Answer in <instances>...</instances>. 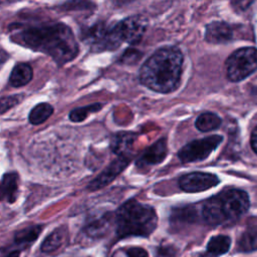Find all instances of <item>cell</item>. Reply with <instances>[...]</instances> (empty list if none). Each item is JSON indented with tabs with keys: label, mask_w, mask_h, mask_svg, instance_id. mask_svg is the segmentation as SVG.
Segmentation results:
<instances>
[{
	"label": "cell",
	"mask_w": 257,
	"mask_h": 257,
	"mask_svg": "<svg viewBox=\"0 0 257 257\" xmlns=\"http://www.w3.org/2000/svg\"><path fill=\"white\" fill-rule=\"evenodd\" d=\"M14 41L41 51L56 63L64 64L78 54V44L71 29L63 23L23 28L13 36Z\"/></svg>",
	"instance_id": "cell-1"
},
{
	"label": "cell",
	"mask_w": 257,
	"mask_h": 257,
	"mask_svg": "<svg viewBox=\"0 0 257 257\" xmlns=\"http://www.w3.org/2000/svg\"><path fill=\"white\" fill-rule=\"evenodd\" d=\"M184 56L176 46H164L155 51L140 69V81L146 87L170 93L181 84Z\"/></svg>",
	"instance_id": "cell-2"
},
{
	"label": "cell",
	"mask_w": 257,
	"mask_h": 257,
	"mask_svg": "<svg viewBox=\"0 0 257 257\" xmlns=\"http://www.w3.org/2000/svg\"><path fill=\"white\" fill-rule=\"evenodd\" d=\"M248 194L240 189H225L206 200L202 217L211 226H226L237 222L249 209Z\"/></svg>",
	"instance_id": "cell-3"
},
{
	"label": "cell",
	"mask_w": 257,
	"mask_h": 257,
	"mask_svg": "<svg viewBox=\"0 0 257 257\" xmlns=\"http://www.w3.org/2000/svg\"><path fill=\"white\" fill-rule=\"evenodd\" d=\"M114 224L118 238L149 237L157 228L158 216L152 206L128 200L116 210Z\"/></svg>",
	"instance_id": "cell-4"
},
{
	"label": "cell",
	"mask_w": 257,
	"mask_h": 257,
	"mask_svg": "<svg viewBox=\"0 0 257 257\" xmlns=\"http://www.w3.org/2000/svg\"><path fill=\"white\" fill-rule=\"evenodd\" d=\"M226 75L233 82L241 81L257 71V48L241 47L230 54L225 62Z\"/></svg>",
	"instance_id": "cell-5"
},
{
	"label": "cell",
	"mask_w": 257,
	"mask_h": 257,
	"mask_svg": "<svg viewBox=\"0 0 257 257\" xmlns=\"http://www.w3.org/2000/svg\"><path fill=\"white\" fill-rule=\"evenodd\" d=\"M85 41L94 51L114 50L121 45L114 24L99 22L89 27L85 32Z\"/></svg>",
	"instance_id": "cell-6"
},
{
	"label": "cell",
	"mask_w": 257,
	"mask_h": 257,
	"mask_svg": "<svg viewBox=\"0 0 257 257\" xmlns=\"http://www.w3.org/2000/svg\"><path fill=\"white\" fill-rule=\"evenodd\" d=\"M223 142V137L219 135L209 136L200 140H195L185 145L178 153L182 163H194L207 159Z\"/></svg>",
	"instance_id": "cell-7"
},
{
	"label": "cell",
	"mask_w": 257,
	"mask_h": 257,
	"mask_svg": "<svg viewBox=\"0 0 257 257\" xmlns=\"http://www.w3.org/2000/svg\"><path fill=\"white\" fill-rule=\"evenodd\" d=\"M114 26L121 43L135 44L144 36L148 27V20L144 16L135 15L114 23Z\"/></svg>",
	"instance_id": "cell-8"
},
{
	"label": "cell",
	"mask_w": 257,
	"mask_h": 257,
	"mask_svg": "<svg viewBox=\"0 0 257 257\" xmlns=\"http://www.w3.org/2000/svg\"><path fill=\"white\" fill-rule=\"evenodd\" d=\"M219 178L211 173L192 172L179 179L180 188L188 193H198L209 190L219 184Z\"/></svg>",
	"instance_id": "cell-9"
},
{
	"label": "cell",
	"mask_w": 257,
	"mask_h": 257,
	"mask_svg": "<svg viewBox=\"0 0 257 257\" xmlns=\"http://www.w3.org/2000/svg\"><path fill=\"white\" fill-rule=\"evenodd\" d=\"M132 157L117 156L95 179L88 184V189L91 191L105 187L112 182L131 163Z\"/></svg>",
	"instance_id": "cell-10"
},
{
	"label": "cell",
	"mask_w": 257,
	"mask_h": 257,
	"mask_svg": "<svg viewBox=\"0 0 257 257\" xmlns=\"http://www.w3.org/2000/svg\"><path fill=\"white\" fill-rule=\"evenodd\" d=\"M168 153V146H167V139L161 138L152 146L147 148L137 159L136 166L137 168L144 170L149 169L153 166H156L162 163Z\"/></svg>",
	"instance_id": "cell-11"
},
{
	"label": "cell",
	"mask_w": 257,
	"mask_h": 257,
	"mask_svg": "<svg viewBox=\"0 0 257 257\" xmlns=\"http://www.w3.org/2000/svg\"><path fill=\"white\" fill-rule=\"evenodd\" d=\"M235 29L224 21H213L206 26L205 40L213 44L228 43L233 40Z\"/></svg>",
	"instance_id": "cell-12"
},
{
	"label": "cell",
	"mask_w": 257,
	"mask_h": 257,
	"mask_svg": "<svg viewBox=\"0 0 257 257\" xmlns=\"http://www.w3.org/2000/svg\"><path fill=\"white\" fill-rule=\"evenodd\" d=\"M136 135L127 132L115 134L110 142V149L116 156L132 157L131 151L136 140Z\"/></svg>",
	"instance_id": "cell-13"
},
{
	"label": "cell",
	"mask_w": 257,
	"mask_h": 257,
	"mask_svg": "<svg viewBox=\"0 0 257 257\" xmlns=\"http://www.w3.org/2000/svg\"><path fill=\"white\" fill-rule=\"evenodd\" d=\"M18 175L14 172L6 173L0 182V201L6 200L13 203L17 198Z\"/></svg>",
	"instance_id": "cell-14"
},
{
	"label": "cell",
	"mask_w": 257,
	"mask_h": 257,
	"mask_svg": "<svg viewBox=\"0 0 257 257\" xmlns=\"http://www.w3.org/2000/svg\"><path fill=\"white\" fill-rule=\"evenodd\" d=\"M231 246V238L227 235H216L211 237L207 244L204 257H220L226 254Z\"/></svg>",
	"instance_id": "cell-15"
},
{
	"label": "cell",
	"mask_w": 257,
	"mask_h": 257,
	"mask_svg": "<svg viewBox=\"0 0 257 257\" xmlns=\"http://www.w3.org/2000/svg\"><path fill=\"white\" fill-rule=\"evenodd\" d=\"M33 76L32 68L27 63H18L14 66L9 77V83L13 87H20L27 84Z\"/></svg>",
	"instance_id": "cell-16"
},
{
	"label": "cell",
	"mask_w": 257,
	"mask_h": 257,
	"mask_svg": "<svg viewBox=\"0 0 257 257\" xmlns=\"http://www.w3.org/2000/svg\"><path fill=\"white\" fill-rule=\"evenodd\" d=\"M65 235L66 230L63 227L55 229L43 240L41 244V251L45 253H51L55 251L63 244Z\"/></svg>",
	"instance_id": "cell-17"
},
{
	"label": "cell",
	"mask_w": 257,
	"mask_h": 257,
	"mask_svg": "<svg viewBox=\"0 0 257 257\" xmlns=\"http://www.w3.org/2000/svg\"><path fill=\"white\" fill-rule=\"evenodd\" d=\"M221 123H222L221 117L218 114L210 111L201 113L195 121L196 127L200 132H204V133L217 130L221 125Z\"/></svg>",
	"instance_id": "cell-18"
},
{
	"label": "cell",
	"mask_w": 257,
	"mask_h": 257,
	"mask_svg": "<svg viewBox=\"0 0 257 257\" xmlns=\"http://www.w3.org/2000/svg\"><path fill=\"white\" fill-rule=\"evenodd\" d=\"M237 250L246 253L257 250V226L244 231L238 240Z\"/></svg>",
	"instance_id": "cell-19"
},
{
	"label": "cell",
	"mask_w": 257,
	"mask_h": 257,
	"mask_svg": "<svg viewBox=\"0 0 257 257\" xmlns=\"http://www.w3.org/2000/svg\"><path fill=\"white\" fill-rule=\"evenodd\" d=\"M42 231V226L33 225L19 230L15 233L14 241L17 245H29L33 243Z\"/></svg>",
	"instance_id": "cell-20"
},
{
	"label": "cell",
	"mask_w": 257,
	"mask_h": 257,
	"mask_svg": "<svg viewBox=\"0 0 257 257\" xmlns=\"http://www.w3.org/2000/svg\"><path fill=\"white\" fill-rule=\"evenodd\" d=\"M53 112V107L47 102L38 103L35 105L29 113V121L32 124H40L44 122Z\"/></svg>",
	"instance_id": "cell-21"
},
{
	"label": "cell",
	"mask_w": 257,
	"mask_h": 257,
	"mask_svg": "<svg viewBox=\"0 0 257 257\" xmlns=\"http://www.w3.org/2000/svg\"><path fill=\"white\" fill-rule=\"evenodd\" d=\"M101 107H102L101 103H93V104H90V105H86V106H82V107H77V108H75V109L70 111L69 119L71 121H74V122L82 121V120H84L88 116L89 113L96 112Z\"/></svg>",
	"instance_id": "cell-22"
},
{
	"label": "cell",
	"mask_w": 257,
	"mask_h": 257,
	"mask_svg": "<svg viewBox=\"0 0 257 257\" xmlns=\"http://www.w3.org/2000/svg\"><path fill=\"white\" fill-rule=\"evenodd\" d=\"M106 225H107V219L102 218V219L97 220V221L91 223L90 225H88V227L86 228V232L89 236H92V237L100 236L104 233Z\"/></svg>",
	"instance_id": "cell-23"
},
{
	"label": "cell",
	"mask_w": 257,
	"mask_h": 257,
	"mask_svg": "<svg viewBox=\"0 0 257 257\" xmlns=\"http://www.w3.org/2000/svg\"><path fill=\"white\" fill-rule=\"evenodd\" d=\"M22 99V95H10L5 96L0 99V113H4L6 110L10 109L17 103H19Z\"/></svg>",
	"instance_id": "cell-24"
},
{
	"label": "cell",
	"mask_w": 257,
	"mask_h": 257,
	"mask_svg": "<svg viewBox=\"0 0 257 257\" xmlns=\"http://www.w3.org/2000/svg\"><path fill=\"white\" fill-rule=\"evenodd\" d=\"M158 255H159V257H176L177 251L173 246L166 245V246H162L159 248Z\"/></svg>",
	"instance_id": "cell-25"
},
{
	"label": "cell",
	"mask_w": 257,
	"mask_h": 257,
	"mask_svg": "<svg viewBox=\"0 0 257 257\" xmlns=\"http://www.w3.org/2000/svg\"><path fill=\"white\" fill-rule=\"evenodd\" d=\"M125 253L127 257H149L148 252L141 247H131Z\"/></svg>",
	"instance_id": "cell-26"
},
{
	"label": "cell",
	"mask_w": 257,
	"mask_h": 257,
	"mask_svg": "<svg viewBox=\"0 0 257 257\" xmlns=\"http://www.w3.org/2000/svg\"><path fill=\"white\" fill-rule=\"evenodd\" d=\"M231 4L234 6V8H235L236 10H238V11H244L245 9L248 8L249 5L252 4V2H251V1H249V2H246V1H238V2H232Z\"/></svg>",
	"instance_id": "cell-27"
},
{
	"label": "cell",
	"mask_w": 257,
	"mask_h": 257,
	"mask_svg": "<svg viewBox=\"0 0 257 257\" xmlns=\"http://www.w3.org/2000/svg\"><path fill=\"white\" fill-rule=\"evenodd\" d=\"M250 143H251L252 150L257 154V126L253 130V132H252V134H251Z\"/></svg>",
	"instance_id": "cell-28"
},
{
	"label": "cell",
	"mask_w": 257,
	"mask_h": 257,
	"mask_svg": "<svg viewBox=\"0 0 257 257\" xmlns=\"http://www.w3.org/2000/svg\"><path fill=\"white\" fill-rule=\"evenodd\" d=\"M19 255H20V251L15 250V251H12V252L8 253L5 257H19Z\"/></svg>",
	"instance_id": "cell-29"
},
{
	"label": "cell",
	"mask_w": 257,
	"mask_h": 257,
	"mask_svg": "<svg viewBox=\"0 0 257 257\" xmlns=\"http://www.w3.org/2000/svg\"><path fill=\"white\" fill-rule=\"evenodd\" d=\"M8 253H6L5 252V250L4 249H2V248H0V257H5L6 255H7Z\"/></svg>",
	"instance_id": "cell-30"
}]
</instances>
